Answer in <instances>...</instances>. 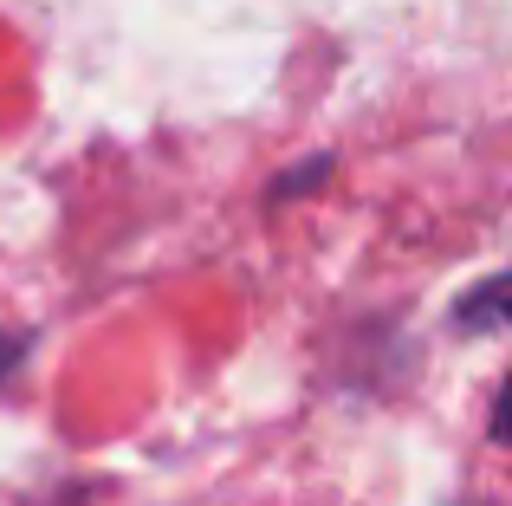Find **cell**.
Instances as JSON below:
<instances>
[{"instance_id":"cell-2","label":"cell","mask_w":512,"mask_h":506,"mask_svg":"<svg viewBox=\"0 0 512 506\" xmlns=\"http://www.w3.org/2000/svg\"><path fill=\"white\" fill-rule=\"evenodd\" d=\"M493 435H500V442L512 448V383L500 390V403H493Z\"/></svg>"},{"instance_id":"cell-1","label":"cell","mask_w":512,"mask_h":506,"mask_svg":"<svg viewBox=\"0 0 512 506\" xmlns=\"http://www.w3.org/2000/svg\"><path fill=\"white\" fill-rule=\"evenodd\" d=\"M500 318H512V279H493V286H480L474 299L461 305L467 331H487V325H500Z\"/></svg>"}]
</instances>
